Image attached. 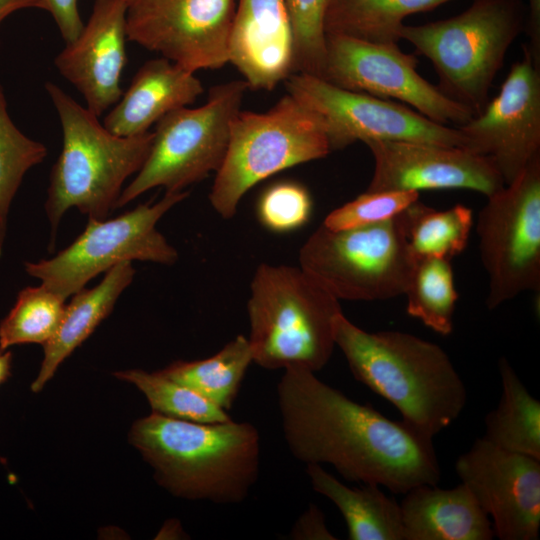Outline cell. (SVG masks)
Instances as JSON below:
<instances>
[{
    "instance_id": "cell-36",
    "label": "cell",
    "mask_w": 540,
    "mask_h": 540,
    "mask_svg": "<svg viewBox=\"0 0 540 540\" xmlns=\"http://www.w3.org/2000/svg\"><path fill=\"white\" fill-rule=\"evenodd\" d=\"M289 536L295 540L337 539L328 529L323 512L313 503L297 519Z\"/></svg>"
},
{
    "instance_id": "cell-34",
    "label": "cell",
    "mask_w": 540,
    "mask_h": 540,
    "mask_svg": "<svg viewBox=\"0 0 540 540\" xmlns=\"http://www.w3.org/2000/svg\"><path fill=\"white\" fill-rule=\"evenodd\" d=\"M312 198L302 184L281 181L269 186L260 196L257 212L269 230L288 232L302 227L310 218Z\"/></svg>"
},
{
    "instance_id": "cell-19",
    "label": "cell",
    "mask_w": 540,
    "mask_h": 540,
    "mask_svg": "<svg viewBox=\"0 0 540 540\" xmlns=\"http://www.w3.org/2000/svg\"><path fill=\"white\" fill-rule=\"evenodd\" d=\"M228 63L248 88L273 90L294 73V40L284 0H237Z\"/></svg>"
},
{
    "instance_id": "cell-5",
    "label": "cell",
    "mask_w": 540,
    "mask_h": 540,
    "mask_svg": "<svg viewBox=\"0 0 540 540\" xmlns=\"http://www.w3.org/2000/svg\"><path fill=\"white\" fill-rule=\"evenodd\" d=\"M252 360L268 370H321L335 345L339 300L300 266L260 264L247 304Z\"/></svg>"
},
{
    "instance_id": "cell-11",
    "label": "cell",
    "mask_w": 540,
    "mask_h": 540,
    "mask_svg": "<svg viewBox=\"0 0 540 540\" xmlns=\"http://www.w3.org/2000/svg\"><path fill=\"white\" fill-rule=\"evenodd\" d=\"M476 233L493 310L526 291L540 290V156L487 197Z\"/></svg>"
},
{
    "instance_id": "cell-14",
    "label": "cell",
    "mask_w": 540,
    "mask_h": 540,
    "mask_svg": "<svg viewBox=\"0 0 540 540\" xmlns=\"http://www.w3.org/2000/svg\"><path fill=\"white\" fill-rule=\"evenodd\" d=\"M127 39L188 69H220L237 0H124Z\"/></svg>"
},
{
    "instance_id": "cell-4",
    "label": "cell",
    "mask_w": 540,
    "mask_h": 540,
    "mask_svg": "<svg viewBox=\"0 0 540 540\" xmlns=\"http://www.w3.org/2000/svg\"><path fill=\"white\" fill-rule=\"evenodd\" d=\"M44 86L58 114L63 135L45 202L52 242L61 218L71 208L91 219L107 218L116 208L124 182L142 167L153 132L117 136L58 85L46 82Z\"/></svg>"
},
{
    "instance_id": "cell-30",
    "label": "cell",
    "mask_w": 540,
    "mask_h": 540,
    "mask_svg": "<svg viewBox=\"0 0 540 540\" xmlns=\"http://www.w3.org/2000/svg\"><path fill=\"white\" fill-rule=\"evenodd\" d=\"M115 376L134 384L146 396L153 412L200 423L224 422L231 419L227 411L159 371L148 373L132 369L117 372Z\"/></svg>"
},
{
    "instance_id": "cell-7",
    "label": "cell",
    "mask_w": 540,
    "mask_h": 540,
    "mask_svg": "<svg viewBox=\"0 0 540 540\" xmlns=\"http://www.w3.org/2000/svg\"><path fill=\"white\" fill-rule=\"evenodd\" d=\"M331 152L319 116L287 93L266 112L240 111L209 194L214 210L232 218L245 193L262 180Z\"/></svg>"
},
{
    "instance_id": "cell-17",
    "label": "cell",
    "mask_w": 540,
    "mask_h": 540,
    "mask_svg": "<svg viewBox=\"0 0 540 540\" xmlns=\"http://www.w3.org/2000/svg\"><path fill=\"white\" fill-rule=\"evenodd\" d=\"M374 159L367 192L467 189L486 197L505 186L493 161L462 147L368 140Z\"/></svg>"
},
{
    "instance_id": "cell-27",
    "label": "cell",
    "mask_w": 540,
    "mask_h": 540,
    "mask_svg": "<svg viewBox=\"0 0 540 540\" xmlns=\"http://www.w3.org/2000/svg\"><path fill=\"white\" fill-rule=\"evenodd\" d=\"M407 237L416 260H451L467 246L473 225L470 208L456 204L447 210H435L418 200L406 210Z\"/></svg>"
},
{
    "instance_id": "cell-35",
    "label": "cell",
    "mask_w": 540,
    "mask_h": 540,
    "mask_svg": "<svg viewBox=\"0 0 540 540\" xmlns=\"http://www.w3.org/2000/svg\"><path fill=\"white\" fill-rule=\"evenodd\" d=\"M46 11L53 17L61 37L66 43L74 41L81 33L82 22L78 0H44Z\"/></svg>"
},
{
    "instance_id": "cell-28",
    "label": "cell",
    "mask_w": 540,
    "mask_h": 540,
    "mask_svg": "<svg viewBox=\"0 0 540 540\" xmlns=\"http://www.w3.org/2000/svg\"><path fill=\"white\" fill-rule=\"evenodd\" d=\"M404 295L410 316L442 336L451 334L458 294L449 260H417Z\"/></svg>"
},
{
    "instance_id": "cell-15",
    "label": "cell",
    "mask_w": 540,
    "mask_h": 540,
    "mask_svg": "<svg viewBox=\"0 0 540 540\" xmlns=\"http://www.w3.org/2000/svg\"><path fill=\"white\" fill-rule=\"evenodd\" d=\"M457 128L466 138L465 149L490 158L505 185L540 156V67L525 46L498 95Z\"/></svg>"
},
{
    "instance_id": "cell-9",
    "label": "cell",
    "mask_w": 540,
    "mask_h": 540,
    "mask_svg": "<svg viewBox=\"0 0 540 540\" xmlns=\"http://www.w3.org/2000/svg\"><path fill=\"white\" fill-rule=\"evenodd\" d=\"M248 85L232 80L213 86L205 104L169 112L157 123L149 153L134 179L123 188L116 208L156 187L183 191L221 167L231 126L241 111Z\"/></svg>"
},
{
    "instance_id": "cell-23",
    "label": "cell",
    "mask_w": 540,
    "mask_h": 540,
    "mask_svg": "<svg viewBox=\"0 0 540 540\" xmlns=\"http://www.w3.org/2000/svg\"><path fill=\"white\" fill-rule=\"evenodd\" d=\"M306 473L313 490L340 511L350 540H404L400 504L379 485L349 487L319 464L307 465Z\"/></svg>"
},
{
    "instance_id": "cell-29",
    "label": "cell",
    "mask_w": 540,
    "mask_h": 540,
    "mask_svg": "<svg viewBox=\"0 0 540 540\" xmlns=\"http://www.w3.org/2000/svg\"><path fill=\"white\" fill-rule=\"evenodd\" d=\"M66 299L43 284L22 289L0 322V348L20 344H46L62 319Z\"/></svg>"
},
{
    "instance_id": "cell-1",
    "label": "cell",
    "mask_w": 540,
    "mask_h": 540,
    "mask_svg": "<svg viewBox=\"0 0 540 540\" xmlns=\"http://www.w3.org/2000/svg\"><path fill=\"white\" fill-rule=\"evenodd\" d=\"M277 401L288 449L306 465L329 464L347 481L402 495L440 481L433 440L355 402L312 371L284 369Z\"/></svg>"
},
{
    "instance_id": "cell-16",
    "label": "cell",
    "mask_w": 540,
    "mask_h": 540,
    "mask_svg": "<svg viewBox=\"0 0 540 540\" xmlns=\"http://www.w3.org/2000/svg\"><path fill=\"white\" fill-rule=\"evenodd\" d=\"M455 471L491 517L501 540H537L540 530V459L476 439Z\"/></svg>"
},
{
    "instance_id": "cell-39",
    "label": "cell",
    "mask_w": 540,
    "mask_h": 540,
    "mask_svg": "<svg viewBox=\"0 0 540 540\" xmlns=\"http://www.w3.org/2000/svg\"><path fill=\"white\" fill-rule=\"evenodd\" d=\"M12 353L7 349L0 348V385L11 375Z\"/></svg>"
},
{
    "instance_id": "cell-25",
    "label": "cell",
    "mask_w": 540,
    "mask_h": 540,
    "mask_svg": "<svg viewBox=\"0 0 540 540\" xmlns=\"http://www.w3.org/2000/svg\"><path fill=\"white\" fill-rule=\"evenodd\" d=\"M451 0H329L326 34H340L375 43H398L407 16Z\"/></svg>"
},
{
    "instance_id": "cell-12",
    "label": "cell",
    "mask_w": 540,
    "mask_h": 540,
    "mask_svg": "<svg viewBox=\"0 0 540 540\" xmlns=\"http://www.w3.org/2000/svg\"><path fill=\"white\" fill-rule=\"evenodd\" d=\"M284 83L290 95L319 116L331 151L368 140L466 146L457 127L436 123L404 104L343 89L305 73H293Z\"/></svg>"
},
{
    "instance_id": "cell-38",
    "label": "cell",
    "mask_w": 540,
    "mask_h": 540,
    "mask_svg": "<svg viewBox=\"0 0 540 540\" xmlns=\"http://www.w3.org/2000/svg\"><path fill=\"white\" fill-rule=\"evenodd\" d=\"M25 8L46 11V4L44 0H0V25L10 14Z\"/></svg>"
},
{
    "instance_id": "cell-10",
    "label": "cell",
    "mask_w": 540,
    "mask_h": 540,
    "mask_svg": "<svg viewBox=\"0 0 540 540\" xmlns=\"http://www.w3.org/2000/svg\"><path fill=\"white\" fill-rule=\"evenodd\" d=\"M188 196L166 192L155 204H141L113 219H91L68 247L50 259L25 262V271L64 299L100 273L134 260L171 265L176 249L157 230L161 217Z\"/></svg>"
},
{
    "instance_id": "cell-18",
    "label": "cell",
    "mask_w": 540,
    "mask_h": 540,
    "mask_svg": "<svg viewBox=\"0 0 540 540\" xmlns=\"http://www.w3.org/2000/svg\"><path fill=\"white\" fill-rule=\"evenodd\" d=\"M126 40L124 0H94L79 36L66 43L54 59L59 73L79 91L86 108L97 117L123 94L120 79L127 62Z\"/></svg>"
},
{
    "instance_id": "cell-22",
    "label": "cell",
    "mask_w": 540,
    "mask_h": 540,
    "mask_svg": "<svg viewBox=\"0 0 540 540\" xmlns=\"http://www.w3.org/2000/svg\"><path fill=\"white\" fill-rule=\"evenodd\" d=\"M135 270L131 262H121L105 272L102 281L91 289L74 293L54 336L43 345L44 357L31 389L39 392L53 377L59 365L110 314L121 293L132 282Z\"/></svg>"
},
{
    "instance_id": "cell-37",
    "label": "cell",
    "mask_w": 540,
    "mask_h": 540,
    "mask_svg": "<svg viewBox=\"0 0 540 540\" xmlns=\"http://www.w3.org/2000/svg\"><path fill=\"white\" fill-rule=\"evenodd\" d=\"M524 30L528 38L525 48L540 67V0H528Z\"/></svg>"
},
{
    "instance_id": "cell-31",
    "label": "cell",
    "mask_w": 540,
    "mask_h": 540,
    "mask_svg": "<svg viewBox=\"0 0 540 540\" xmlns=\"http://www.w3.org/2000/svg\"><path fill=\"white\" fill-rule=\"evenodd\" d=\"M46 156V146L27 137L13 123L0 83V256L12 200L24 175Z\"/></svg>"
},
{
    "instance_id": "cell-32",
    "label": "cell",
    "mask_w": 540,
    "mask_h": 540,
    "mask_svg": "<svg viewBox=\"0 0 540 540\" xmlns=\"http://www.w3.org/2000/svg\"><path fill=\"white\" fill-rule=\"evenodd\" d=\"M293 31L294 73L321 77L326 53L325 13L329 0H284Z\"/></svg>"
},
{
    "instance_id": "cell-24",
    "label": "cell",
    "mask_w": 540,
    "mask_h": 540,
    "mask_svg": "<svg viewBox=\"0 0 540 540\" xmlns=\"http://www.w3.org/2000/svg\"><path fill=\"white\" fill-rule=\"evenodd\" d=\"M501 397L485 417V435L492 444L540 459V402L505 358L498 361Z\"/></svg>"
},
{
    "instance_id": "cell-6",
    "label": "cell",
    "mask_w": 540,
    "mask_h": 540,
    "mask_svg": "<svg viewBox=\"0 0 540 540\" xmlns=\"http://www.w3.org/2000/svg\"><path fill=\"white\" fill-rule=\"evenodd\" d=\"M525 19L522 0H474L454 17L403 24L398 35L431 62L437 88L475 116L488 103L493 81Z\"/></svg>"
},
{
    "instance_id": "cell-20",
    "label": "cell",
    "mask_w": 540,
    "mask_h": 540,
    "mask_svg": "<svg viewBox=\"0 0 540 540\" xmlns=\"http://www.w3.org/2000/svg\"><path fill=\"white\" fill-rule=\"evenodd\" d=\"M202 93L195 72L164 57L151 59L137 70L103 125L117 136L144 134L169 112L193 104Z\"/></svg>"
},
{
    "instance_id": "cell-3",
    "label": "cell",
    "mask_w": 540,
    "mask_h": 540,
    "mask_svg": "<svg viewBox=\"0 0 540 540\" xmlns=\"http://www.w3.org/2000/svg\"><path fill=\"white\" fill-rule=\"evenodd\" d=\"M131 443L173 495L239 504L259 476L260 437L249 422L200 423L152 412L130 432Z\"/></svg>"
},
{
    "instance_id": "cell-2",
    "label": "cell",
    "mask_w": 540,
    "mask_h": 540,
    "mask_svg": "<svg viewBox=\"0 0 540 540\" xmlns=\"http://www.w3.org/2000/svg\"><path fill=\"white\" fill-rule=\"evenodd\" d=\"M334 340L353 377L389 401L417 434L433 440L463 412L466 386L439 345L401 331L367 332L343 312Z\"/></svg>"
},
{
    "instance_id": "cell-26",
    "label": "cell",
    "mask_w": 540,
    "mask_h": 540,
    "mask_svg": "<svg viewBox=\"0 0 540 540\" xmlns=\"http://www.w3.org/2000/svg\"><path fill=\"white\" fill-rule=\"evenodd\" d=\"M251 362L249 340L238 335L209 358L176 361L159 372L228 411L238 396Z\"/></svg>"
},
{
    "instance_id": "cell-33",
    "label": "cell",
    "mask_w": 540,
    "mask_h": 540,
    "mask_svg": "<svg viewBox=\"0 0 540 540\" xmlns=\"http://www.w3.org/2000/svg\"><path fill=\"white\" fill-rule=\"evenodd\" d=\"M418 198L417 191H365L330 212L322 225L342 230L380 223L399 215Z\"/></svg>"
},
{
    "instance_id": "cell-13",
    "label": "cell",
    "mask_w": 540,
    "mask_h": 540,
    "mask_svg": "<svg viewBox=\"0 0 540 540\" xmlns=\"http://www.w3.org/2000/svg\"><path fill=\"white\" fill-rule=\"evenodd\" d=\"M397 44L326 34L320 78L350 91L398 100L442 125L458 127L469 121L474 113L425 80L417 72L416 56Z\"/></svg>"
},
{
    "instance_id": "cell-21",
    "label": "cell",
    "mask_w": 540,
    "mask_h": 540,
    "mask_svg": "<svg viewBox=\"0 0 540 540\" xmlns=\"http://www.w3.org/2000/svg\"><path fill=\"white\" fill-rule=\"evenodd\" d=\"M400 502L404 540H491V520L462 482L418 485Z\"/></svg>"
},
{
    "instance_id": "cell-8",
    "label": "cell",
    "mask_w": 540,
    "mask_h": 540,
    "mask_svg": "<svg viewBox=\"0 0 540 540\" xmlns=\"http://www.w3.org/2000/svg\"><path fill=\"white\" fill-rule=\"evenodd\" d=\"M300 267L338 300L404 295L414 266L405 210L386 221L331 230L321 225L303 244Z\"/></svg>"
}]
</instances>
